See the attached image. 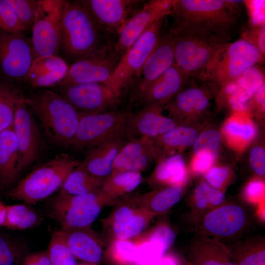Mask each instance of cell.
<instances>
[{"label":"cell","instance_id":"cell-1","mask_svg":"<svg viewBox=\"0 0 265 265\" xmlns=\"http://www.w3.org/2000/svg\"><path fill=\"white\" fill-rule=\"evenodd\" d=\"M243 0H173L171 28L216 35L231 40L239 21Z\"/></svg>","mask_w":265,"mask_h":265},{"label":"cell","instance_id":"cell-2","mask_svg":"<svg viewBox=\"0 0 265 265\" xmlns=\"http://www.w3.org/2000/svg\"><path fill=\"white\" fill-rule=\"evenodd\" d=\"M32 115L53 144L68 146L79 125L80 113L60 94L47 90L26 98Z\"/></svg>","mask_w":265,"mask_h":265},{"label":"cell","instance_id":"cell-3","mask_svg":"<svg viewBox=\"0 0 265 265\" xmlns=\"http://www.w3.org/2000/svg\"><path fill=\"white\" fill-rule=\"evenodd\" d=\"M101 31L80 1H65L60 48L67 56L76 61L102 49Z\"/></svg>","mask_w":265,"mask_h":265},{"label":"cell","instance_id":"cell-4","mask_svg":"<svg viewBox=\"0 0 265 265\" xmlns=\"http://www.w3.org/2000/svg\"><path fill=\"white\" fill-rule=\"evenodd\" d=\"M79 163L67 154L57 155L27 174L8 191L7 196L27 205L35 204L61 188Z\"/></svg>","mask_w":265,"mask_h":265},{"label":"cell","instance_id":"cell-5","mask_svg":"<svg viewBox=\"0 0 265 265\" xmlns=\"http://www.w3.org/2000/svg\"><path fill=\"white\" fill-rule=\"evenodd\" d=\"M174 45L175 63L187 75L205 80L207 69L218 49L231 40L170 28Z\"/></svg>","mask_w":265,"mask_h":265},{"label":"cell","instance_id":"cell-6","mask_svg":"<svg viewBox=\"0 0 265 265\" xmlns=\"http://www.w3.org/2000/svg\"><path fill=\"white\" fill-rule=\"evenodd\" d=\"M263 57L257 47L244 38L226 43L211 62L205 80L223 87L259 63Z\"/></svg>","mask_w":265,"mask_h":265},{"label":"cell","instance_id":"cell-7","mask_svg":"<svg viewBox=\"0 0 265 265\" xmlns=\"http://www.w3.org/2000/svg\"><path fill=\"white\" fill-rule=\"evenodd\" d=\"M131 113L129 110L116 109L92 114L80 113L77 130L68 146L76 151L88 150L109 140L126 139Z\"/></svg>","mask_w":265,"mask_h":265},{"label":"cell","instance_id":"cell-8","mask_svg":"<svg viewBox=\"0 0 265 265\" xmlns=\"http://www.w3.org/2000/svg\"><path fill=\"white\" fill-rule=\"evenodd\" d=\"M166 17L159 19L149 27L122 55L106 82L121 98L124 92L133 84L154 48Z\"/></svg>","mask_w":265,"mask_h":265},{"label":"cell","instance_id":"cell-9","mask_svg":"<svg viewBox=\"0 0 265 265\" xmlns=\"http://www.w3.org/2000/svg\"><path fill=\"white\" fill-rule=\"evenodd\" d=\"M108 203L100 189L79 195H69L60 191L53 201L52 214L61 229L89 227L104 205Z\"/></svg>","mask_w":265,"mask_h":265},{"label":"cell","instance_id":"cell-10","mask_svg":"<svg viewBox=\"0 0 265 265\" xmlns=\"http://www.w3.org/2000/svg\"><path fill=\"white\" fill-rule=\"evenodd\" d=\"M194 219L198 236L222 242L240 235L249 221L247 212L241 205L225 201L194 217Z\"/></svg>","mask_w":265,"mask_h":265},{"label":"cell","instance_id":"cell-11","mask_svg":"<svg viewBox=\"0 0 265 265\" xmlns=\"http://www.w3.org/2000/svg\"><path fill=\"white\" fill-rule=\"evenodd\" d=\"M63 97L80 113L92 114L116 110L122 99L102 82L75 83L61 87Z\"/></svg>","mask_w":265,"mask_h":265},{"label":"cell","instance_id":"cell-12","mask_svg":"<svg viewBox=\"0 0 265 265\" xmlns=\"http://www.w3.org/2000/svg\"><path fill=\"white\" fill-rule=\"evenodd\" d=\"M121 57L115 49L114 43H108L94 53L74 62L58 85L62 87L80 83H106Z\"/></svg>","mask_w":265,"mask_h":265},{"label":"cell","instance_id":"cell-13","mask_svg":"<svg viewBox=\"0 0 265 265\" xmlns=\"http://www.w3.org/2000/svg\"><path fill=\"white\" fill-rule=\"evenodd\" d=\"M65 0H45L32 27L35 56L57 55L60 49L61 21Z\"/></svg>","mask_w":265,"mask_h":265},{"label":"cell","instance_id":"cell-14","mask_svg":"<svg viewBox=\"0 0 265 265\" xmlns=\"http://www.w3.org/2000/svg\"><path fill=\"white\" fill-rule=\"evenodd\" d=\"M35 58L31 40L23 31L0 30V72L3 76L25 80Z\"/></svg>","mask_w":265,"mask_h":265},{"label":"cell","instance_id":"cell-15","mask_svg":"<svg viewBox=\"0 0 265 265\" xmlns=\"http://www.w3.org/2000/svg\"><path fill=\"white\" fill-rule=\"evenodd\" d=\"M13 129L18 146L17 174L19 177L37 160L43 147L37 124L23 95L19 100L16 107Z\"/></svg>","mask_w":265,"mask_h":265},{"label":"cell","instance_id":"cell-16","mask_svg":"<svg viewBox=\"0 0 265 265\" xmlns=\"http://www.w3.org/2000/svg\"><path fill=\"white\" fill-rule=\"evenodd\" d=\"M90 13L100 30L118 35L127 22L139 10L145 1L137 0H80Z\"/></svg>","mask_w":265,"mask_h":265},{"label":"cell","instance_id":"cell-17","mask_svg":"<svg viewBox=\"0 0 265 265\" xmlns=\"http://www.w3.org/2000/svg\"><path fill=\"white\" fill-rule=\"evenodd\" d=\"M172 3L173 0H153L145 2L119 33L114 43L117 52L122 56L149 27L169 15Z\"/></svg>","mask_w":265,"mask_h":265},{"label":"cell","instance_id":"cell-18","mask_svg":"<svg viewBox=\"0 0 265 265\" xmlns=\"http://www.w3.org/2000/svg\"><path fill=\"white\" fill-rule=\"evenodd\" d=\"M163 106L152 105L143 106L128 117L126 139L128 141L140 138L150 140L157 138L177 126V122L162 114Z\"/></svg>","mask_w":265,"mask_h":265},{"label":"cell","instance_id":"cell-19","mask_svg":"<svg viewBox=\"0 0 265 265\" xmlns=\"http://www.w3.org/2000/svg\"><path fill=\"white\" fill-rule=\"evenodd\" d=\"M175 62L173 38L168 32L159 35L157 42L148 57L133 84L134 98L137 101L148 87Z\"/></svg>","mask_w":265,"mask_h":265},{"label":"cell","instance_id":"cell-20","mask_svg":"<svg viewBox=\"0 0 265 265\" xmlns=\"http://www.w3.org/2000/svg\"><path fill=\"white\" fill-rule=\"evenodd\" d=\"M207 80L201 81V85L184 88L165 105L166 109L176 121L182 116L199 113L209 106L213 90L216 85Z\"/></svg>","mask_w":265,"mask_h":265},{"label":"cell","instance_id":"cell-21","mask_svg":"<svg viewBox=\"0 0 265 265\" xmlns=\"http://www.w3.org/2000/svg\"><path fill=\"white\" fill-rule=\"evenodd\" d=\"M189 78L174 62L146 89L138 102L143 106H164L187 84Z\"/></svg>","mask_w":265,"mask_h":265},{"label":"cell","instance_id":"cell-22","mask_svg":"<svg viewBox=\"0 0 265 265\" xmlns=\"http://www.w3.org/2000/svg\"><path fill=\"white\" fill-rule=\"evenodd\" d=\"M155 160L156 157L150 139L143 137L128 141L115 159L112 173L125 171L141 173Z\"/></svg>","mask_w":265,"mask_h":265},{"label":"cell","instance_id":"cell-23","mask_svg":"<svg viewBox=\"0 0 265 265\" xmlns=\"http://www.w3.org/2000/svg\"><path fill=\"white\" fill-rule=\"evenodd\" d=\"M128 141L125 138L115 139L88 150L78 167L93 176L106 179L112 173L117 155Z\"/></svg>","mask_w":265,"mask_h":265},{"label":"cell","instance_id":"cell-24","mask_svg":"<svg viewBox=\"0 0 265 265\" xmlns=\"http://www.w3.org/2000/svg\"><path fill=\"white\" fill-rule=\"evenodd\" d=\"M187 261L192 265H235L228 248L217 239L196 236L186 248Z\"/></svg>","mask_w":265,"mask_h":265},{"label":"cell","instance_id":"cell-25","mask_svg":"<svg viewBox=\"0 0 265 265\" xmlns=\"http://www.w3.org/2000/svg\"><path fill=\"white\" fill-rule=\"evenodd\" d=\"M153 217L135 204L124 205L113 212L109 224L116 239H129L141 232Z\"/></svg>","mask_w":265,"mask_h":265},{"label":"cell","instance_id":"cell-26","mask_svg":"<svg viewBox=\"0 0 265 265\" xmlns=\"http://www.w3.org/2000/svg\"><path fill=\"white\" fill-rule=\"evenodd\" d=\"M69 68L65 60L58 55L36 57L25 81L36 88L58 85L66 76Z\"/></svg>","mask_w":265,"mask_h":265},{"label":"cell","instance_id":"cell-27","mask_svg":"<svg viewBox=\"0 0 265 265\" xmlns=\"http://www.w3.org/2000/svg\"><path fill=\"white\" fill-rule=\"evenodd\" d=\"M62 236L76 257L88 263H97L101 259V242L89 227L61 229Z\"/></svg>","mask_w":265,"mask_h":265},{"label":"cell","instance_id":"cell-28","mask_svg":"<svg viewBox=\"0 0 265 265\" xmlns=\"http://www.w3.org/2000/svg\"><path fill=\"white\" fill-rule=\"evenodd\" d=\"M19 151L13 125L0 133V188H7L18 179Z\"/></svg>","mask_w":265,"mask_h":265},{"label":"cell","instance_id":"cell-29","mask_svg":"<svg viewBox=\"0 0 265 265\" xmlns=\"http://www.w3.org/2000/svg\"><path fill=\"white\" fill-rule=\"evenodd\" d=\"M183 195L182 186H168L137 195L132 201L154 216L168 212L181 200Z\"/></svg>","mask_w":265,"mask_h":265},{"label":"cell","instance_id":"cell-30","mask_svg":"<svg viewBox=\"0 0 265 265\" xmlns=\"http://www.w3.org/2000/svg\"><path fill=\"white\" fill-rule=\"evenodd\" d=\"M159 160L154 171L148 179L151 186H180L186 176L185 162L180 154H174Z\"/></svg>","mask_w":265,"mask_h":265},{"label":"cell","instance_id":"cell-31","mask_svg":"<svg viewBox=\"0 0 265 265\" xmlns=\"http://www.w3.org/2000/svg\"><path fill=\"white\" fill-rule=\"evenodd\" d=\"M198 136L193 129L177 126L162 135L151 140L156 160L174 155V151L193 145Z\"/></svg>","mask_w":265,"mask_h":265},{"label":"cell","instance_id":"cell-32","mask_svg":"<svg viewBox=\"0 0 265 265\" xmlns=\"http://www.w3.org/2000/svg\"><path fill=\"white\" fill-rule=\"evenodd\" d=\"M227 246L235 265H265L264 238L251 237Z\"/></svg>","mask_w":265,"mask_h":265},{"label":"cell","instance_id":"cell-33","mask_svg":"<svg viewBox=\"0 0 265 265\" xmlns=\"http://www.w3.org/2000/svg\"><path fill=\"white\" fill-rule=\"evenodd\" d=\"M142 180L140 172L125 171L112 173L105 179L100 190L109 203L134 190Z\"/></svg>","mask_w":265,"mask_h":265},{"label":"cell","instance_id":"cell-34","mask_svg":"<svg viewBox=\"0 0 265 265\" xmlns=\"http://www.w3.org/2000/svg\"><path fill=\"white\" fill-rule=\"evenodd\" d=\"M105 179L93 176L77 166L67 176L61 191L72 195L95 192L100 189Z\"/></svg>","mask_w":265,"mask_h":265},{"label":"cell","instance_id":"cell-35","mask_svg":"<svg viewBox=\"0 0 265 265\" xmlns=\"http://www.w3.org/2000/svg\"><path fill=\"white\" fill-rule=\"evenodd\" d=\"M225 201L224 193L207 183L202 182L195 187L189 205L194 217L202 214Z\"/></svg>","mask_w":265,"mask_h":265},{"label":"cell","instance_id":"cell-36","mask_svg":"<svg viewBox=\"0 0 265 265\" xmlns=\"http://www.w3.org/2000/svg\"><path fill=\"white\" fill-rule=\"evenodd\" d=\"M22 95L14 86L0 81V133L13 126L16 107Z\"/></svg>","mask_w":265,"mask_h":265},{"label":"cell","instance_id":"cell-37","mask_svg":"<svg viewBox=\"0 0 265 265\" xmlns=\"http://www.w3.org/2000/svg\"><path fill=\"white\" fill-rule=\"evenodd\" d=\"M41 219L36 212L25 204L6 206L4 227L15 230H24L37 225Z\"/></svg>","mask_w":265,"mask_h":265},{"label":"cell","instance_id":"cell-38","mask_svg":"<svg viewBox=\"0 0 265 265\" xmlns=\"http://www.w3.org/2000/svg\"><path fill=\"white\" fill-rule=\"evenodd\" d=\"M6 0L26 29L32 27L41 12L43 0Z\"/></svg>","mask_w":265,"mask_h":265},{"label":"cell","instance_id":"cell-39","mask_svg":"<svg viewBox=\"0 0 265 265\" xmlns=\"http://www.w3.org/2000/svg\"><path fill=\"white\" fill-rule=\"evenodd\" d=\"M47 252L52 265H77L76 257L67 246L60 231L53 235Z\"/></svg>","mask_w":265,"mask_h":265},{"label":"cell","instance_id":"cell-40","mask_svg":"<svg viewBox=\"0 0 265 265\" xmlns=\"http://www.w3.org/2000/svg\"><path fill=\"white\" fill-rule=\"evenodd\" d=\"M164 253L159 243L148 239L136 246L134 262L137 265H158Z\"/></svg>","mask_w":265,"mask_h":265},{"label":"cell","instance_id":"cell-41","mask_svg":"<svg viewBox=\"0 0 265 265\" xmlns=\"http://www.w3.org/2000/svg\"><path fill=\"white\" fill-rule=\"evenodd\" d=\"M26 256L18 244L0 235V265H22Z\"/></svg>","mask_w":265,"mask_h":265},{"label":"cell","instance_id":"cell-42","mask_svg":"<svg viewBox=\"0 0 265 265\" xmlns=\"http://www.w3.org/2000/svg\"><path fill=\"white\" fill-rule=\"evenodd\" d=\"M221 134L215 130H208L197 136L193 144V152L196 154L201 152L211 154L215 159L217 157L220 141Z\"/></svg>","mask_w":265,"mask_h":265},{"label":"cell","instance_id":"cell-43","mask_svg":"<svg viewBox=\"0 0 265 265\" xmlns=\"http://www.w3.org/2000/svg\"><path fill=\"white\" fill-rule=\"evenodd\" d=\"M26 29L6 0H0V30L16 32Z\"/></svg>","mask_w":265,"mask_h":265},{"label":"cell","instance_id":"cell-44","mask_svg":"<svg viewBox=\"0 0 265 265\" xmlns=\"http://www.w3.org/2000/svg\"><path fill=\"white\" fill-rule=\"evenodd\" d=\"M224 131L228 136L242 140H250L256 132L254 126L236 120H230L225 125Z\"/></svg>","mask_w":265,"mask_h":265},{"label":"cell","instance_id":"cell-45","mask_svg":"<svg viewBox=\"0 0 265 265\" xmlns=\"http://www.w3.org/2000/svg\"><path fill=\"white\" fill-rule=\"evenodd\" d=\"M175 238V233L170 227L165 224H160L153 230L149 239L159 243L165 252L173 244Z\"/></svg>","mask_w":265,"mask_h":265},{"label":"cell","instance_id":"cell-46","mask_svg":"<svg viewBox=\"0 0 265 265\" xmlns=\"http://www.w3.org/2000/svg\"><path fill=\"white\" fill-rule=\"evenodd\" d=\"M113 247L118 259L125 263L134 262L136 246L129 239H116Z\"/></svg>","mask_w":265,"mask_h":265},{"label":"cell","instance_id":"cell-47","mask_svg":"<svg viewBox=\"0 0 265 265\" xmlns=\"http://www.w3.org/2000/svg\"><path fill=\"white\" fill-rule=\"evenodd\" d=\"M229 171L226 168L214 167L208 171L205 177L209 185L219 190L227 181Z\"/></svg>","mask_w":265,"mask_h":265},{"label":"cell","instance_id":"cell-48","mask_svg":"<svg viewBox=\"0 0 265 265\" xmlns=\"http://www.w3.org/2000/svg\"><path fill=\"white\" fill-rule=\"evenodd\" d=\"M251 168L256 175L264 176L265 174V151L260 146L252 149L249 155Z\"/></svg>","mask_w":265,"mask_h":265},{"label":"cell","instance_id":"cell-49","mask_svg":"<svg viewBox=\"0 0 265 265\" xmlns=\"http://www.w3.org/2000/svg\"><path fill=\"white\" fill-rule=\"evenodd\" d=\"M215 159L210 153L201 152L196 154L192 162V168L197 173H203L208 170Z\"/></svg>","mask_w":265,"mask_h":265},{"label":"cell","instance_id":"cell-50","mask_svg":"<svg viewBox=\"0 0 265 265\" xmlns=\"http://www.w3.org/2000/svg\"><path fill=\"white\" fill-rule=\"evenodd\" d=\"M22 265H52L47 251L26 255Z\"/></svg>","mask_w":265,"mask_h":265},{"label":"cell","instance_id":"cell-51","mask_svg":"<svg viewBox=\"0 0 265 265\" xmlns=\"http://www.w3.org/2000/svg\"><path fill=\"white\" fill-rule=\"evenodd\" d=\"M264 183L259 180H254L248 184L245 189L246 197L251 201H257L263 194Z\"/></svg>","mask_w":265,"mask_h":265},{"label":"cell","instance_id":"cell-52","mask_svg":"<svg viewBox=\"0 0 265 265\" xmlns=\"http://www.w3.org/2000/svg\"><path fill=\"white\" fill-rule=\"evenodd\" d=\"M6 206L0 202V227L3 226L6 215Z\"/></svg>","mask_w":265,"mask_h":265},{"label":"cell","instance_id":"cell-53","mask_svg":"<svg viewBox=\"0 0 265 265\" xmlns=\"http://www.w3.org/2000/svg\"><path fill=\"white\" fill-rule=\"evenodd\" d=\"M185 265H192L190 264L188 261H187L186 260H185Z\"/></svg>","mask_w":265,"mask_h":265},{"label":"cell","instance_id":"cell-54","mask_svg":"<svg viewBox=\"0 0 265 265\" xmlns=\"http://www.w3.org/2000/svg\"><path fill=\"white\" fill-rule=\"evenodd\" d=\"M94 265L91 264V263H87V264H81V265Z\"/></svg>","mask_w":265,"mask_h":265}]
</instances>
